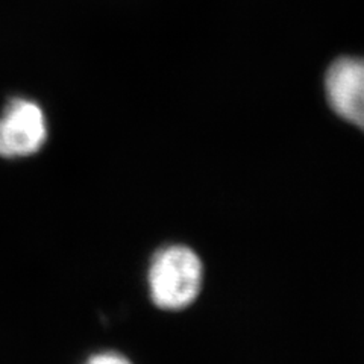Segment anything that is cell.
<instances>
[{"mask_svg": "<svg viewBox=\"0 0 364 364\" xmlns=\"http://www.w3.org/2000/svg\"><path fill=\"white\" fill-rule=\"evenodd\" d=\"M203 264L188 246L170 245L152 257L147 270L151 301L159 310L179 311L196 301L202 290Z\"/></svg>", "mask_w": 364, "mask_h": 364, "instance_id": "obj_1", "label": "cell"}, {"mask_svg": "<svg viewBox=\"0 0 364 364\" xmlns=\"http://www.w3.org/2000/svg\"><path fill=\"white\" fill-rule=\"evenodd\" d=\"M49 140V122L37 100L17 96L0 112V158L25 159L40 154Z\"/></svg>", "mask_w": 364, "mask_h": 364, "instance_id": "obj_2", "label": "cell"}, {"mask_svg": "<svg viewBox=\"0 0 364 364\" xmlns=\"http://www.w3.org/2000/svg\"><path fill=\"white\" fill-rule=\"evenodd\" d=\"M325 93L337 116L364 132V58H337L326 70Z\"/></svg>", "mask_w": 364, "mask_h": 364, "instance_id": "obj_3", "label": "cell"}, {"mask_svg": "<svg viewBox=\"0 0 364 364\" xmlns=\"http://www.w3.org/2000/svg\"><path fill=\"white\" fill-rule=\"evenodd\" d=\"M82 364H132V361L117 350H100L87 357Z\"/></svg>", "mask_w": 364, "mask_h": 364, "instance_id": "obj_4", "label": "cell"}]
</instances>
